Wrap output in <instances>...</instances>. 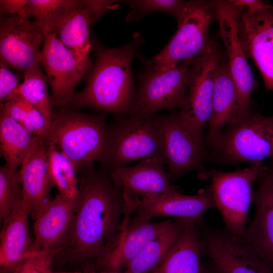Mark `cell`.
<instances>
[{
  "instance_id": "obj_1",
  "label": "cell",
  "mask_w": 273,
  "mask_h": 273,
  "mask_svg": "<svg viewBox=\"0 0 273 273\" xmlns=\"http://www.w3.org/2000/svg\"><path fill=\"white\" fill-rule=\"evenodd\" d=\"M81 173L75 212L61 250L75 260L98 261L117 243L126 202L107 171L93 166Z\"/></svg>"
},
{
  "instance_id": "obj_2",
  "label": "cell",
  "mask_w": 273,
  "mask_h": 273,
  "mask_svg": "<svg viewBox=\"0 0 273 273\" xmlns=\"http://www.w3.org/2000/svg\"><path fill=\"white\" fill-rule=\"evenodd\" d=\"M140 44L135 39L117 48L97 46L86 85L69 104L72 109L89 108L115 118L128 116L136 94L131 65Z\"/></svg>"
},
{
  "instance_id": "obj_3",
  "label": "cell",
  "mask_w": 273,
  "mask_h": 273,
  "mask_svg": "<svg viewBox=\"0 0 273 273\" xmlns=\"http://www.w3.org/2000/svg\"><path fill=\"white\" fill-rule=\"evenodd\" d=\"M109 127L105 113L94 115L62 109L54 113L45 142L55 144L71 159L77 171L82 172L95 162L103 163Z\"/></svg>"
},
{
  "instance_id": "obj_4",
  "label": "cell",
  "mask_w": 273,
  "mask_h": 273,
  "mask_svg": "<svg viewBox=\"0 0 273 273\" xmlns=\"http://www.w3.org/2000/svg\"><path fill=\"white\" fill-rule=\"evenodd\" d=\"M115 118L109 127L107 150L101 168L110 174L134 161L148 158L164 160L162 140L156 114Z\"/></svg>"
},
{
  "instance_id": "obj_5",
  "label": "cell",
  "mask_w": 273,
  "mask_h": 273,
  "mask_svg": "<svg viewBox=\"0 0 273 273\" xmlns=\"http://www.w3.org/2000/svg\"><path fill=\"white\" fill-rule=\"evenodd\" d=\"M215 18L213 1H189L187 9L177 22L178 29L168 44L150 61V67L162 72L194 60L213 44L210 27Z\"/></svg>"
},
{
  "instance_id": "obj_6",
  "label": "cell",
  "mask_w": 273,
  "mask_h": 273,
  "mask_svg": "<svg viewBox=\"0 0 273 273\" xmlns=\"http://www.w3.org/2000/svg\"><path fill=\"white\" fill-rule=\"evenodd\" d=\"M209 143L213 148V157L217 161L263 164L266 158H273V115L251 114L228 125Z\"/></svg>"
},
{
  "instance_id": "obj_7",
  "label": "cell",
  "mask_w": 273,
  "mask_h": 273,
  "mask_svg": "<svg viewBox=\"0 0 273 273\" xmlns=\"http://www.w3.org/2000/svg\"><path fill=\"white\" fill-rule=\"evenodd\" d=\"M267 168L263 164L233 172L215 169L209 171L210 189L220 211L225 231L241 237L246 229L250 205L253 202V186Z\"/></svg>"
},
{
  "instance_id": "obj_8",
  "label": "cell",
  "mask_w": 273,
  "mask_h": 273,
  "mask_svg": "<svg viewBox=\"0 0 273 273\" xmlns=\"http://www.w3.org/2000/svg\"><path fill=\"white\" fill-rule=\"evenodd\" d=\"M161 134L164 163L172 179L192 171L202 179L209 178L204 165L207 151L203 138L198 135L184 121L179 112L157 115Z\"/></svg>"
},
{
  "instance_id": "obj_9",
  "label": "cell",
  "mask_w": 273,
  "mask_h": 273,
  "mask_svg": "<svg viewBox=\"0 0 273 273\" xmlns=\"http://www.w3.org/2000/svg\"><path fill=\"white\" fill-rule=\"evenodd\" d=\"M213 3L219 35L226 50L229 68L237 89V103L232 124L251 114V96L258 87V84L247 61L238 35V18L240 8L231 1H213Z\"/></svg>"
},
{
  "instance_id": "obj_10",
  "label": "cell",
  "mask_w": 273,
  "mask_h": 273,
  "mask_svg": "<svg viewBox=\"0 0 273 273\" xmlns=\"http://www.w3.org/2000/svg\"><path fill=\"white\" fill-rule=\"evenodd\" d=\"M224 54L216 42L211 49L195 59L191 65L188 92L179 113L199 136L210 118L217 69Z\"/></svg>"
},
{
  "instance_id": "obj_11",
  "label": "cell",
  "mask_w": 273,
  "mask_h": 273,
  "mask_svg": "<svg viewBox=\"0 0 273 273\" xmlns=\"http://www.w3.org/2000/svg\"><path fill=\"white\" fill-rule=\"evenodd\" d=\"M191 65L182 63L162 72L149 67L140 76L138 89L128 115L153 116L160 110L180 108L187 88Z\"/></svg>"
},
{
  "instance_id": "obj_12",
  "label": "cell",
  "mask_w": 273,
  "mask_h": 273,
  "mask_svg": "<svg viewBox=\"0 0 273 273\" xmlns=\"http://www.w3.org/2000/svg\"><path fill=\"white\" fill-rule=\"evenodd\" d=\"M40 64L50 83L52 105L57 107L70 104L76 85L93 67L91 60H84L67 49L55 31L46 37Z\"/></svg>"
},
{
  "instance_id": "obj_13",
  "label": "cell",
  "mask_w": 273,
  "mask_h": 273,
  "mask_svg": "<svg viewBox=\"0 0 273 273\" xmlns=\"http://www.w3.org/2000/svg\"><path fill=\"white\" fill-rule=\"evenodd\" d=\"M46 37L35 21L19 14L1 16L0 61L24 76L40 65V48Z\"/></svg>"
},
{
  "instance_id": "obj_14",
  "label": "cell",
  "mask_w": 273,
  "mask_h": 273,
  "mask_svg": "<svg viewBox=\"0 0 273 273\" xmlns=\"http://www.w3.org/2000/svg\"><path fill=\"white\" fill-rule=\"evenodd\" d=\"M204 251L218 273H272L269 265L246 243L227 232L199 226Z\"/></svg>"
},
{
  "instance_id": "obj_15",
  "label": "cell",
  "mask_w": 273,
  "mask_h": 273,
  "mask_svg": "<svg viewBox=\"0 0 273 273\" xmlns=\"http://www.w3.org/2000/svg\"><path fill=\"white\" fill-rule=\"evenodd\" d=\"M240 8L238 32L243 52L259 69L266 90L273 92V6L256 13Z\"/></svg>"
},
{
  "instance_id": "obj_16",
  "label": "cell",
  "mask_w": 273,
  "mask_h": 273,
  "mask_svg": "<svg viewBox=\"0 0 273 273\" xmlns=\"http://www.w3.org/2000/svg\"><path fill=\"white\" fill-rule=\"evenodd\" d=\"M213 207L215 204L210 189L202 190L196 195H184L177 191L139 198L136 215L131 221L145 222L154 217L173 216L193 220L199 226L205 213Z\"/></svg>"
},
{
  "instance_id": "obj_17",
  "label": "cell",
  "mask_w": 273,
  "mask_h": 273,
  "mask_svg": "<svg viewBox=\"0 0 273 273\" xmlns=\"http://www.w3.org/2000/svg\"><path fill=\"white\" fill-rule=\"evenodd\" d=\"M254 192L255 216L244 234L238 237L248 244L273 270V168H268L258 179Z\"/></svg>"
},
{
  "instance_id": "obj_18",
  "label": "cell",
  "mask_w": 273,
  "mask_h": 273,
  "mask_svg": "<svg viewBox=\"0 0 273 273\" xmlns=\"http://www.w3.org/2000/svg\"><path fill=\"white\" fill-rule=\"evenodd\" d=\"M76 204V199L59 193L44 205L34 219L31 251L61 250L72 224Z\"/></svg>"
},
{
  "instance_id": "obj_19",
  "label": "cell",
  "mask_w": 273,
  "mask_h": 273,
  "mask_svg": "<svg viewBox=\"0 0 273 273\" xmlns=\"http://www.w3.org/2000/svg\"><path fill=\"white\" fill-rule=\"evenodd\" d=\"M159 158L142 160L136 165L118 168L110 173L114 185L140 198L177 191Z\"/></svg>"
},
{
  "instance_id": "obj_20",
  "label": "cell",
  "mask_w": 273,
  "mask_h": 273,
  "mask_svg": "<svg viewBox=\"0 0 273 273\" xmlns=\"http://www.w3.org/2000/svg\"><path fill=\"white\" fill-rule=\"evenodd\" d=\"M174 221L170 219L159 222L131 221L121 231L114 248L98 260L106 271L118 272L129 263L152 240L166 232Z\"/></svg>"
},
{
  "instance_id": "obj_21",
  "label": "cell",
  "mask_w": 273,
  "mask_h": 273,
  "mask_svg": "<svg viewBox=\"0 0 273 273\" xmlns=\"http://www.w3.org/2000/svg\"><path fill=\"white\" fill-rule=\"evenodd\" d=\"M31 209L23 202L3 221L0 234L1 272L12 273L31 251L33 241L30 234Z\"/></svg>"
},
{
  "instance_id": "obj_22",
  "label": "cell",
  "mask_w": 273,
  "mask_h": 273,
  "mask_svg": "<svg viewBox=\"0 0 273 273\" xmlns=\"http://www.w3.org/2000/svg\"><path fill=\"white\" fill-rule=\"evenodd\" d=\"M19 172L23 189V202L30 208L31 218L34 220L50 200L49 191L52 187L44 140H37Z\"/></svg>"
},
{
  "instance_id": "obj_23",
  "label": "cell",
  "mask_w": 273,
  "mask_h": 273,
  "mask_svg": "<svg viewBox=\"0 0 273 273\" xmlns=\"http://www.w3.org/2000/svg\"><path fill=\"white\" fill-rule=\"evenodd\" d=\"M176 243L162 262L149 273H207L201 261L204 242L196 222L183 219Z\"/></svg>"
},
{
  "instance_id": "obj_24",
  "label": "cell",
  "mask_w": 273,
  "mask_h": 273,
  "mask_svg": "<svg viewBox=\"0 0 273 273\" xmlns=\"http://www.w3.org/2000/svg\"><path fill=\"white\" fill-rule=\"evenodd\" d=\"M237 94L226 55L217 69L213 94L212 110L206 139L211 142L225 125L232 122L236 110Z\"/></svg>"
},
{
  "instance_id": "obj_25",
  "label": "cell",
  "mask_w": 273,
  "mask_h": 273,
  "mask_svg": "<svg viewBox=\"0 0 273 273\" xmlns=\"http://www.w3.org/2000/svg\"><path fill=\"white\" fill-rule=\"evenodd\" d=\"M92 24L87 8L81 3L64 15L57 22L54 30L61 42L73 53L86 60H90L92 43L89 27Z\"/></svg>"
},
{
  "instance_id": "obj_26",
  "label": "cell",
  "mask_w": 273,
  "mask_h": 273,
  "mask_svg": "<svg viewBox=\"0 0 273 273\" xmlns=\"http://www.w3.org/2000/svg\"><path fill=\"white\" fill-rule=\"evenodd\" d=\"M37 140L1 107L0 153L6 166L16 170L21 166Z\"/></svg>"
},
{
  "instance_id": "obj_27",
  "label": "cell",
  "mask_w": 273,
  "mask_h": 273,
  "mask_svg": "<svg viewBox=\"0 0 273 273\" xmlns=\"http://www.w3.org/2000/svg\"><path fill=\"white\" fill-rule=\"evenodd\" d=\"M178 218L164 233L150 242L129 263L124 273H149L166 256L177 240L183 228Z\"/></svg>"
},
{
  "instance_id": "obj_28",
  "label": "cell",
  "mask_w": 273,
  "mask_h": 273,
  "mask_svg": "<svg viewBox=\"0 0 273 273\" xmlns=\"http://www.w3.org/2000/svg\"><path fill=\"white\" fill-rule=\"evenodd\" d=\"M48 163V171L52 187L55 185L59 193L76 199L78 194L77 170L71 159L59 151L52 142H45Z\"/></svg>"
},
{
  "instance_id": "obj_29",
  "label": "cell",
  "mask_w": 273,
  "mask_h": 273,
  "mask_svg": "<svg viewBox=\"0 0 273 273\" xmlns=\"http://www.w3.org/2000/svg\"><path fill=\"white\" fill-rule=\"evenodd\" d=\"M48 82L46 74L39 65L24 75L23 82L14 93L20 95L40 112L49 130L54 112L47 90Z\"/></svg>"
},
{
  "instance_id": "obj_30",
  "label": "cell",
  "mask_w": 273,
  "mask_h": 273,
  "mask_svg": "<svg viewBox=\"0 0 273 273\" xmlns=\"http://www.w3.org/2000/svg\"><path fill=\"white\" fill-rule=\"evenodd\" d=\"M80 3V0H28L18 14L26 18L34 17L47 36L54 31L64 15Z\"/></svg>"
},
{
  "instance_id": "obj_31",
  "label": "cell",
  "mask_w": 273,
  "mask_h": 273,
  "mask_svg": "<svg viewBox=\"0 0 273 273\" xmlns=\"http://www.w3.org/2000/svg\"><path fill=\"white\" fill-rule=\"evenodd\" d=\"M1 107L35 138L45 141L48 127L43 116L20 95L14 93Z\"/></svg>"
},
{
  "instance_id": "obj_32",
  "label": "cell",
  "mask_w": 273,
  "mask_h": 273,
  "mask_svg": "<svg viewBox=\"0 0 273 273\" xmlns=\"http://www.w3.org/2000/svg\"><path fill=\"white\" fill-rule=\"evenodd\" d=\"M23 201L20 173L5 165L0 168V218L3 220Z\"/></svg>"
},
{
  "instance_id": "obj_33",
  "label": "cell",
  "mask_w": 273,
  "mask_h": 273,
  "mask_svg": "<svg viewBox=\"0 0 273 273\" xmlns=\"http://www.w3.org/2000/svg\"><path fill=\"white\" fill-rule=\"evenodd\" d=\"M131 8L127 15V21H133L153 12H162L172 15L177 22L183 17L188 1L180 0H136L123 1Z\"/></svg>"
},
{
  "instance_id": "obj_34",
  "label": "cell",
  "mask_w": 273,
  "mask_h": 273,
  "mask_svg": "<svg viewBox=\"0 0 273 273\" xmlns=\"http://www.w3.org/2000/svg\"><path fill=\"white\" fill-rule=\"evenodd\" d=\"M57 253L31 252L18 263L12 273H53L52 265Z\"/></svg>"
},
{
  "instance_id": "obj_35",
  "label": "cell",
  "mask_w": 273,
  "mask_h": 273,
  "mask_svg": "<svg viewBox=\"0 0 273 273\" xmlns=\"http://www.w3.org/2000/svg\"><path fill=\"white\" fill-rule=\"evenodd\" d=\"M0 61V106L19 87L20 78Z\"/></svg>"
},
{
  "instance_id": "obj_36",
  "label": "cell",
  "mask_w": 273,
  "mask_h": 273,
  "mask_svg": "<svg viewBox=\"0 0 273 273\" xmlns=\"http://www.w3.org/2000/svg\"><path fill=\"white\" fill-rule=\"evenodd\" d=\"M83 4L87 8L92 21L95 23L108 10L117 6L115 1L107 0H82Z\"/></svg>"
},
{
  "instance_id": "obj_37",
  "label": "cell",
  "mask_w": 273,
  "mask_h": 273,
  "mask_svg": "<svg viewBox=\"0 0 273 273\" xmlns=\"http://www.w3.org/2000/svg\"><path fill=\"white\" fill-rule=\"evenodd\" d=\"M28 2V0H1L0 12L1 16L19 14L26 6Z\"/></svg>"
},
{
  "instance_id": "obj_38",
  "label": "cell",
  "mask_w": 273,
  "mask_h": 273,
  "mask_svg": "<svg viewBox=\"0 0 273 273\" xmlns=\"http://www.w3.org/2000/svg\"><path fill=\"white\" fill-rule=\"evenodd\" d=\"M236 6L245 8L250 13H256L266 9L268 4L260 0H231Z\"/></svg>"
},
{
  "instance_id": "obj_39",
  "label": "cell",
  "mask_w": 273,
  "mask_h": 273,
  "mask_svg": "<svg viewBox=\"0 0 273 273\" xmlns=\"http://www.w3.org/2000/svg\"><path fill=\"white\" fill-rule=\"evenodd\" d=\"M53 273H118L116 272H112V271H104V272H53Z\"/></svg>"
},
{
  "instance_id": "obj_40",
  "label": "cell",
  "mask_w": 273,
  "mask_h": 273,
  "mask_svg": "<svg viewBox=\"0 0 273 273\" xmlns=\"http://www.w3.org/2000/svg\"><path fill=\"white\" fill-rule=\"evenodd\" d=\"M207 273H218V272H217L215 270H214V271L212 272H207Z\"/></svg>"
}]
</instances>
